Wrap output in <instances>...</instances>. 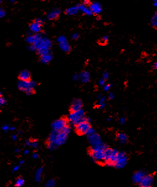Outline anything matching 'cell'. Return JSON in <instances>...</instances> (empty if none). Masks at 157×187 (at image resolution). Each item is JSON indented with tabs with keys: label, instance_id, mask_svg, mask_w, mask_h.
<instances>
[{
	"label": "cell",
	"instance_id": "38",
	"mask_svg": "<svg viewBox=\"0 0 157 187\" xmlns=\"http://www.w3.org/2000/svg\"><path fill=\"white\" fill-rule=\"evenodd\" d=\"M6 15V12L3 8H0V18L3 17L4 16Z\"/></svg>",
	"mask_w": 157,
	"mask_h": 187
},
{
	"label": "cell",
	"instance_id": "9",
	"mask_svg": "<svg viewBox=\"0 0 157 187\" xmlns=\"http://www.w3.org/2000/svg\"><path fill=\"white\" fill-rule=\"evenodd\" d=\"M88 139H89V143H90L92 147L100 146V145L104 144L101 138H100V136L96 133L90 135V136H88Z\"/></svg>",
	"mask_w": 157,
	"mask_h": 187
},
{
	"label": "cell",
	"instance_id": "22",
	"mask_svg": "<svg viewBox=\"0 0 157 187\" xmlns=\"http://www.w3.org/2000/svg\"><path fill=\"white\" fill-rule=\"evenodd\" d=\"M79 8H78L77 5L76 6L71 7L68 9H67L65 11V13L67 15H69V16H72V15L76 14L79 11Z\"/></svg>",
	"mask_w": 157,
	"mask_h": 187
},
{
	"label": "cell",
	"instance_id": "29",
	"mask_svg": "<svg viewBox=\"0 0 157 187\" xmlns=\"http://www.w3.org/2000/svg\"><path fill=\"white\" fill-rule=\"evenodd\" d=\"M108 40V37L107 36V35H105V36H103V38H102V39L100 40V44H106V43L107 42Z\"/></svg>",
	"mask_w": 157,
	"mask_h": 187
},
{
	"label": "cell",
	"instance_id": "30",
	"mask_svg": "<svg viewBox=\"0 0 157 187\" xmlns=\"http://www.w3.org/2000/svg\"><path fill=\"white\" fill-rule=\"evenodd\" d=\"M71 128H70L69 126H67V127H66L65 128H64L63 130L61 131V132H63L64 133H65L66 134H67V135H69L70 134V133H71Z\"/></svg>",
	"mask_w": 157,
	"mask_h": 187
},
{
	"label": "cell",
	"instance_id": "6",
	"mask_svg": "<svg viewBox=\"0 0 157 187\" xmlns=\"http://www.w3.org/2000/svg\"><path fill=\"white\" fill-rule=\"evenodd\" d=\"M127 160H128V157L127 156L126 153L124 151H120V152L119 151L117 155L116 161L114 162V167L118 169L124 168L127 164Z\"/></svg>",
	"mask_w": 157,
	"mask_h": 187
},
{
	"label": "cell",
	"instance_id": "58",
	"mask_svg": "<svg viewBox=\"0 0 157 187\" xmlns=\"http://www.w3.org/2000/svg\"><path fill=\"white\" fill-rule=\"evenodd\" d=\"M2 96H3V93H2V92L0 91V98L2 97Z\"/></svg>",
	"mask_w": 157,
	"mask_h": 187
},
{
	"label": "cell",
	"instance_id": "28",
	"mask_svg": "<svg viewBox=\"0 0 157 187\" xmlns=\"http://www.w3.org/2000/svg\"><path fill=\"white\" fill-rule=\"evenodd\" d=\"M47 148L49 150L53 151L57 148V146H56L55 144H54V143L47 142Z\"/></svg>",
	"mask_w": 157,
	"mask_h": 187
},
{
	"label": "cell",
	"instance_id": "17",
	"mask_svg": "<svg viewBox=\"0 0 157 187\" xmlns=\"http://www.w3.org/2000/svg\"><path fill=\"white\" fill-rule=\"evenodd\" d=\"M41 25L38 24V23L35 22H32V24L30 25V30L32 32L34 33H38L39 32H41Z\"/></svg>",
	"mask_w": 157,
	"mask_h": 187
},
{
	"label": "cell",
	"instance_id": "16",
	"mask_svg": "<svg viewBox=\"0 0 157 187\" xmlns=\"http://www.w3.org/2000/svg\"><path fill=\"white\" fill-rule=\"evenodd\" d=\"M30 72L27 70H23L21 72L19 75V78L21 81H30Z\"/></svg>",
	"mask_w": 157,
	"mask_h": 187
},
{
	"label": "cell",
	"instance_id": "41",
	"mask_svg": "<svg viewBox=\"0 0 157 187\" xmlns=\"http://www.w3.org/2000/svg\"><path fill=\"white\" fill-rule=\"evenodd\" d=\"M108 77H109V74L108 73V72H105V73L103 74V78L104 80H106L108 79Z\"/></svg>",
	"mask_w": 157,
	"mask_h": 187
},
{
	"label": "cell",
	"instance_id": "32",
	"mask_svg": "<svg viewBox=\"0 0 157 187\" xmlns=\"http://www.w3.org/2000/svg\"><path fill=\"white\" fill-rule=\"evenodd\" d=\"M32 141V146L34 148H38V142L36 139H33L31 140Z\"/></svg>",
	"mask_w": 157,
	"mask_h": 187
},
{
	"label": "cell",
	"instance_id": "7",
	"mask_svg": "<svg viewBox=\"0 0 157 187\" xmlns=\"http://www.w3.org/2000/svg\"><path fill=\"white\" fill-rule=\"evenodd\" d=\"M68 124L69 122L67 118L63 117L54 121L51 126H52L53 130L56 131V132H61L66 127L68 126Z\"/></svg>",
	"mask_w": 157,
	"mask_h": 187
},
{
	"label": "cell",
	"instance_id": "48",
	"mask_svg": "<svg viewBox=\"0 0 157 187\" xmlns=\"http://www.w3.org/2000/svg\"><path fill=\"white\" fill-rule=\"evenodd\" d=\"M74 80H77L79 79V74H75L72 77Z\"/></svg>",
	"mask_w": 157,
	"mask_h": 187
},
{
	"label": "cell",
	"instance_id": "43",
	"mask_svg": "<svg viewBox=\"0 0 157 187\" xmlns=\"http://www.w3.org/2000/svg\"><path fill=\"white\" fill-rule=\"evenodd\" d=\"M18 135H16V134H13L12 136H11V139H13V141H16L17 139H18Z\"/></svg>",
	"mask_w": 157,
	"mask_h": 187
},
{
	"label": "cell",
	"instance_id": "63",
	"mask_svg": "<svg viewBox=\"0 0 157 187\" xmlns=\"http://www.w3.org/2000/svg\"></svg>",
	"mask_w": 157,
	"mask_h": 187
},
{
	"label": "cell",
	"instance_id": "33",
	"mask_svg": "<svg viewBox=\"0 0 157 187\" xmlns=\"http://www.w3.org/2000/svg\"><path fill=\"white\" fill-rule=\"evenodd\" d=\"M94 133H95V130H94V128H92V127H91V128H90V129H89V130L87 131V133H86V135L89 136H90V135H93V134H94Z\"/></svg>",
	"mask_w": 157,
	"mask_h": 187
},
{
	"label": "cell",
	"instance_id": "59",
	"mask_svg": "<svg viewBox=\"0 0 157 187\" xmlns=\"http://www.w3.org/2000/svg\"><path fill=\"white\" fill-rule=\"evenodd\" d=\"M21 130H19V131H18V134H20V133H21Z\"/></svg>",
	"mask_w": 157,
	"mask_h": 187
},
{
	"label": "cell",
	"instance_id": "13",
	"mask_svg": "<svg viewBox=\"0 0 157 187\" xmlns=\"http://www.w3.org/2000/svg\"><path fill=\"white\" fill-rule=\"evenodd\" d=\"M89 9H90L92 14L95 15L100 14L102 11V8L100 4L99 3H97V2H94V3H90V6H89Z\"/></svg>",
	"mask_w": 157,
	"mask_h": 187
},
{
	"label": "cell",
	"instance_id": "52",
	"mask_svg": "<svg viewBox=\"0 0 157 187\" xmlns=\"http://www.w3.org/2000/svg\"><path fill=\"white\" fill-rule=\"evenodd\" d=\"M153 69H154L157 70V62H155L153 64Z\"/></svg>",
	"mask_w": 157,
	"mask_h": 187
},
{
	"label": "cell",
	"instance_id": "42",
	"mask_svg": "<svg viewBox=\"0 0 157 187\" xmlns=\"http://www.w3.org/2000/svg\"><path fill=\"white\" fill-rule=\"evenodd\" d=\"M105 80H104L102 78V79H100V81H99V84H100V86H105Z\"/></svg>",
	"mask_w": 157,
	"mask_h": 187
},
{
	"label": "cell",
	"instance_id": "10",
	"mask_svg": "<svg viewBox=\"0 0 157 187\" xmlns=\"http://www.w3.org/2000/svg\"><path fill=\"white\" fill-rule=\"evenodd\" d=\"M154 178L153 175L149 174H147L144 177L141 182L139 183L140 187H150L152 186L153 183Z\"/></svg>",
	"mask_w": 157,
	"mask_h": 187
},
{
	"label": "cell",
	"instance_id": "51",
	"mask_svg": "<svg viewBox=\"0 0 157 187\" xmlns=\"http://www.w3.org/2000/svg\"><path fill=\"white\" fill-rule=\"evenodd\" d=\"M113 96H113V94L112 93H110V94H109V98H110V99H113Z\"/></svg>",
	"mask_w": 157,
	"mask_h": 187
},
{
	"label": "cell",
	"instance_id": "20",
	"mask_svg": "<svg viewBox=\"0 0 157 187\" xmlns=\"http://www.w3.org/2000/svg\"><path fill=\"white\" fill-rule=\"evenodd\" d=\"M43 172V167H40L37 169L35 174V180L36 182H40V181L41 180Z\"/></svg>",
	"mask_w": 157,
	"mask_h": 187
},
{
	"label": "cell",
	"instance_id": "12",
	"mask_svg": "<svg viewBox=\"0 0 157 187\" xmlns=\"http://www.w3.org/2000/svg\"><path fill=\"white\" fill-rule=\"evenodd\" d=\"M82 102L81 100L74 99L72 101V104L71 105V107H70V111H71V113L79 111L80 110L82 109Z\"/></svg>",
	"mask_w": 157,
	"mask_h": 187
},
{
	"label": "cell",
	"instance_id": "60",
	"mask_svg": "<svg viewBox=\"0 0 157 187\" xmlns=\"http://www.w3.org/2000/svg\"><path fill=\"white\" fill-rule=\"evenodd\" d=\"M10 2H11V3H15L16 1H11Z\"/></svg>",
	"mask_w": 157,
	"mask_h": 187
},
{
	"label": "cell",
	"instance_id": "3",
	"mask_svg": "<svg viewBox=\"0 0 157 187\" xmlns=\"http://www.w3.org/2000/svg\"><path fill=\"white\" fill-rule=\"evenodd\" d=\"M119 151L117 149L106 148L104 152V163L108 167H114Z\"/></svg>",
	"mask_w": 157,
	"mask_h": 187
},
{
	"label": "cell",
	"instance_id": "19",
	"mask_svg": "<svg viewBox=\"0 0 157 187\" xmlns=\"http://www.w3.org/2000/svg\"><path fill=\"white\" fill-rule=\"evenodd\" d=\"M117 139L119 143L122 144H124L127 143L128 137L127 135L124 133H118L117 135Z\"/></svg>",
	"mask_w": 157,
	"mask_h": 187
},
{
	"label": "cell",
	"instance_id": "24",
	"mask_svg": "<svg viewBox=\"0 0 157 187\" xmlns=\"http://www.w3.org/2000/svg\"><path fill=\"white\" fill-rule=\"evenodd\" d=\"M59 47L63 51H64L66 52H69L71 49V47L70 46V44H69L67 41H65L63 43H59Z\"/></svg>",
	"mask_w": 157,
	"mask_h": 187
},
{
	"label": "cell",
	"instance_id": "26",
	"mask_svg": "<svg viewBox=\"0 0 157 187\" xmlns=\"http://www.w3.org/2000/svg\"><path fill=\"white\" fill-rule=\"evenodd\" d=\"M24 183H25V180H24V178L21 177H19L16 179V182H15V186L16 187H21L24 185Z\"/></svg>",
	"mask_w": 157,
	"mask_h": 187
},
{
	"label": "cell",
	"instance_id": "5",
	"mask_svg": "<svg viewBox=\"0 0 157 187\" xmlns=\"http://www.w3.org/2000/svg\"><path fill=\"white\" fill-rule=\"evenodd\" d=\"M84 114L85 113L83 109H81L77 112H72L69 114L67 119L72 125L76 126L79 123L84 121V118H85Z\"/></svg>",
	"mask_w": 157,
	"mask_h": 187
},
{
	"label": "cell",
	"instance_id": "8",
	"mask_svg": "<svg viewBox=\"0 0 157 187\" xmlns=\"http://www.w3.org/2000/svg\"><path fill=\"white\" fill-rule=\"evenodd\" d=\"M75 127H76V132L79 135H86L88 130L91 128L90 123L87 121H85V118L84 121L79 123Z\"/></svg>",
	"mask_w": 157,
	"mask_h": 187
},
{
	"label": "cell",
	"instance_id": "18",
	"mask_svg": "<svg viewBox=\"0 0 157 187\" xmlns=\"http://www.w3.org/2000/svg\"><path fill=\"white\" fill-rule=\"evenodd\" d=\"M79 79L83 83H87L90 81V74L89 72L84 71L82 72L79 74Z\"/></svg>",
	"mask_w": 157,
	"mask_h": 187
},
{
	"label": "cell",
	"instance_id": "35",
	"mask_svg": "<svg viewBox=\"0 0 157 187\" xmlns=\"http://www.w3.org/2000/svg\"><path fill=\"white\" fill-rule=\"evenodd\" d=\"M10 129V127L7 124H4L2 126V130L4 131V132H8V130Z\"/></svg>",
	"mask_w": 157,
	"mask_h": 187
},
{
	"label": "cell",
	"instance_id": "40",
	"mask_svg": "<svg viewBox=\"0 0 157 187\" xmlns=\"http://www.w3.org/2000/svg\"><path fill=\"white\" fill-rule=\"evenodd\" d=\"M112 85L111 84H108V85H105L103 87V89L105 91H108L110 89V88L111 87Z\"/></svg>",
	"mask_w": 157,
	"mask_h": 187
},
{
	"label": "cell",
	"instance_id": "49",
	"mask_svg": "<svg viewBox=\"0 0 157 187\" xmlns=\"http://www.w3.org/2000/svg\"><path fill=\"white\" fill-rule=\"evenodd\" d=\"M83 4H84L85 6H86V5H90V1H88V0H85V1H84V3H83Z\"/></svg>",
	"mask_w": 157,
	"mask_h": 187
},
{
	"label": "cell",
	"instance_id": "54",
	"mask_svg": "<svg viewBox=\"0 0 157 187\" xmlns=\"http://www.w3.org/2000/svg\"><path fill=\"white\" fill-rule=\"evenodd\" d=\"M24 162H25V161H24V160H22L20 161V162H19V165H22V164H24Z\"/></svg>",
	"mask_w": 157,
	"mask_h": 187
},
{
	"label": "cell",
	"instance_id": "36",
	"mask_svg": "<svg viewBox=\"0 0 157 187\" xmlns=\"http://www.w3.org/2000/svg\"><path fill=\"white\" fill-rule=\"evenodd\" d=\"M34 22H37V23H38V24H40V25H41V26H42V25L43 24V23H44V21H43L42 19H40V18H38V19H35Z\"/></svg>",
	"mask_w": 157,
	"mask_h": 187
},
{
	"label": "cell",
	"instance_id": "21",
	"mask_svg": "<svg viewBox=\"0 0 157 187\" xmlns=\"http://www.w3.org/2000/svg\"><path fill=\"white\" fill-rule=\"evenodd\" d=\"M77 6L79 8V9L81 10L82 13H84L85 14L87 15V16H90L92 14V12H91L90 9H89V8L85 6L83 4H77Z\"/></svg>",
	"mask_w": 157,
	"mask_h": 187
},
{
	"label": "cell",
	"instance_id": "47",
	"mask_svg": "<svg viewBox=\"0 0 157 187\" xmlns=\"http://www.w3.org/2000/svg\"><path fill=\"white\" fill-rule=\"evenodd\" d=\"M32 156H33V157L34 159H38V157H39V155H38V154L37 153V152H35L33 153V155H32Z\"/></svg>",
	"mask_w": 157,
	"mask_h": 187
},
{
	"label": "cell",
	"instance_id": "37",
	"mask_svg": "<svg viewBox=\"0 0 157 187\" xmlns=\"http://www.w3.org/2000/svg\"><path fill=\"white\" fill-rule=\"evenodd\" d=\"M6 103V100H5L3 96L1 97V98H0V106H2L4 105Z\"/></svg>",
	"mask_w": 157,
	"mask_h": 187
},
{
	"label": "cell",
	"instance_id": "27",
	"mask_svg": "<svg viewBox=\"0 0 157 187\" xmlns=\"http://www.w3.org/2000/svg\"><path fill=\"white\" fill-rule=\"evenodd\" d=\"M56 183V180L54 179V178H51V179H49V180L48 181L47 183H46V187H53L55 186Z\"/></svg>",
	"mask_w": 157,
	"mask_h": 187
},
{
	"label": "cell",
	"instance_id": "56",
	"mask_svg": "<svg viewBox=\"0 0 157 187\" xmlns=\"http://www.w3.org/2000/svg\"><path fill=\"white\" fill-rule=\"evenodd\" d=\"M14 151L16 152H20V149H19V148H16V149L14 150Z\"/></svg>",
	"mask_w": 157,
	"mask_h": 187
},
{
	"label": "cell",
	"instance_id": "57",
	"mask_svg": "<svg viewBox=\"0 0 157 187\" xmlns=\"http://www.w3.org/2000/svg\"><path fill=\"white\" fill-rule=\"evenodd\" d=\"M153 5L155 6H157V1H154Z\"/></svg>",
	"mask_w": 157,
	"mask_h": 187
},
{
	"label": "cell",
	"instance_id": "15",
	"mask_svg": "<svg viewBox=\"0 0 157 187\" xmlns=\"http://www.w3.org/2000/svg\"><path fill=\"white\" fill-rule=\"evenodd\" d=\"M60 14L61 10L59 9H54L48 14L47 17L49 20H54L58 19Z\"/></svg>",
	"mask_w": 157,
	"mask_h": 187
},
{
	"label": "cell",
	"instance_id": "34",
	"mask_svg": "<svg viewBox=\"0 0 157 187\" xmlns=\"http://www.w3.org/2000/svg\"><path fill=\"white\" fill-rule=\"evenodd\" d=\"M28 48H29V49H30V51H36L37 49V46H35V44H30L29 46H28Z\"/></svg>",
	"mask_w": 157,
	"mask_h": 187
},
{
	"label": "cell",
	"instance_id": "23",
	"mask_svg": "<svg viewBox=\"0 0 157 187\" xmlns=\"http://www.w3.org/2000/svg\"><path fill=\"white\" fill-rule=\"evenodd\" d=\"M53 56L51 53L46 54V55L40 56V61L43 64L49 63L51 60H52Z\"/></svg>",
	"mask_w": 157,
	"mask_h": 187
},
{
	"label": "cell",
	"instance_id": "4",
	"mask_svg": "<svg viewBox=\"0 0 157 187\" xmlns=\"http://www.w3.org/2000/svg\"><path fill=\"white\" fill-rule=\"evenodd\" d=\"M36 82L33 81H19L18 83V88L25 92L27 95H32L34 93V88L36 87Z\"/></svg>",
	"mask_w": 157,
	"mask_h": 187
},
{
	"label": "cell",
	"instance_id": "39",
	"mask_svg": "<svg viewBox=\"0 0 157 187\" xmlns=\"http://www.w3.org/2000/svg\"><path fill=\"white\" fill-rule=\"evenodd\" d=\"M71 37H72V38L73 39V40H77V39H78V38H79V34L77 33H73V34L72 35Z\"/></svg>",
	"mask_w": 157,
	"mask_h": 187
},
{
	"label": "cell",
	"instance_id": "1",
	"mask_svg": "<svg viewBox=\"0 0 157 187\" xmlns=\"http://www.w3.org/2000/svg\"><path fill=\"white\" fill-rule=\"evenodd\" d=\"M107 147L106 144L92 147L89 151V156L93 161L104 162V152Z\"/></svg>",
	"mask_w": 157,
	"mask_h": 187
},
{
	"label": "cell",
	"instance_id": "50",
	"mask_svg": "<svg viewBox=\"0 0 157 187\" xmlns=\"http://www.w3.org/2000/svg\"><path fill=\"white\" fill-rule=\"evenodd\" d=\"M105 103H103V104H100L99 105V108H100V109H103L104 107H105Z\"/></svg>",
	"mask_w": 157,
	"mask_h": 187
},
{
	"label": "cell",
	"instance_id": "2",
	"mask_svg": "<svg viewBox=\"0 0 157 187\" xmlns=\"http://www.w3.org/2000/svg\"><path fill=\"white\" fill-rule=\"evenodd\" d=\"M68 135L63 132H56L53 130L48 139V142L55 144L57 146L62 145L66 143Z\"/></svg>",
	"mask_w": 157,
	"mask_h": 187
},
{
	"label": "cell",
	"instance_id": "14",
	"mask_svg": "<svg viewBox=\"0 0 157 187\" xmlns=\"http://www.w3.org/2000/svg\"><path fill=\"white\" fill-rule=\"evenodd\" d=\"M41 38H42V37H41V35L40 34L36 33V34H33V35L30 36V37H27L26 41L28 43H30V44H37Z\"/></svg>",
	"mask_w": 157,
	"mask_h": 187
},
{
	"label": "cell",
	"instance_id": "55",
	"mask_svg": "<svg viewBox=\"0 0 157 187\" xmlns=\"http://www.w3.org/2000/svg\"><path fill=\"white\" fill-rule=\"evenodd\" d=\"M9 130H11V131H14V130H16V128L14 127H10Z\"/></svg>",
	"mask_w": 157,
	"mask_h": 187
},
{
	"label": "cell",
	"instance_id": "62",
	"mask_svg": "<svg viewBox=\"0 0 157 187\" xmlns=\"http://www.w3.org/2000/svg\"><path fill=\"white\" fill-rule=\"evenodd\" d=\"M2 3V1H1V0H0V3Z\"/></svg>",
	"mask_w": 157,
	"mask_h": 187
},
{
	"label": "cell",
	"instance_id": "44",
	"mask_svg": "<svg viewBox=\"0 0 157 187\" xmlns=\"http://www.w3.org/2000/svg\"><path fill=\"white\" fill-rule=\"evenodd\" d=\"M119 122H120L121 124H124L126 122V119L125 117H121L119 119Z\"/></svg>",
	"mask_w": 157,
	"mask_h": 187
},
{
	"label": "cell",
	"instance_id": "31",
	"mask_svg": "<svg viewBox=\"0 0 157 187\" xmlns=\"http://www.w3.org/2000/svg\"><path fill=\"white\" fill-rule=\"evenodd\" d=\"M65 41H67V39L64 36H61V37H59L58 38V42L59 43H63V42H65Z\"/></svg>",
	"mask_w": 157,
	"mask_h": 187
},
{
	"label": "cell",
	"instance_id": "46",
	"mask_svg": "<svg viewBox=\"0 0 157 187\" xmlns=\"http://www.w3.org/2000/svg\"><path fill=\"white\" fill-rule=\"evenodd\" d=\"M26 144L27 146H32V141H31V140H27V141H26Z\"/></svg>",
	"mask_w": 157,
	"mask_h": 187
},
{
	"label": "cell",
	"instance_id": "45",
	"mask_svg": "<svg viewBox=\"0 0 157 187\" xmlns=\"http://www.w3.org/2000/svg\"><path fill=\"white\" fill-rule=\"evenodd\" d=\"M19 169H20V165H16V166L14 167V168H13V172H17L18 170Z\"/></svg>",
	"mask_w": 157,
	"mask_h": 187
},
{
	"label": "cell",
	"instance_id": "61",
	"mask_svg": "<svg viewBox=\"0 0 157 187\" xmlns=\"http://www.w3.org/2000/svg\"><path fill=\"white\" fill-rule=\"evenodd\" d=\"M111 118H109V119H108V121H111Z\"/></svg>",
	"mask_w": 157,
	"mask_h": 187
},
{
	"label": "cell",
	"instance_id": "25",
	"mask_svg": "<svg viewBox=\"0 0 157 187\" xmlns=\"http://www.w3.org/2000/svg\"><path fill=\"white\" fill-rule=\"evenodd\" d=\"M150 24L152 27L155 29H157V11L155 12L152 16L150 20Z\"/></svg>",
	"mask_w": 157,
	"mask_h": 187
},
{
	"label": "cell",
	"instance_id": "53",
	"mask_svg": "<svg viewBox=\"0 0 157 187\" xmlns=\"http://www.w3.org/2000/svg\"><path fill=\"white\" fill-rule=\"evenodd\" d=\"M29 151L28 150V149H26V150H24V154H29Z\"/></svg>",
	"mask_w": 157,
	"mask_h": 187
},
{
	"label": "cell",
	"instance_id": "11",
	"mask_svg": "<svg viewBox=\"0 0 157 187\" xmlns=\"http://www.w3.org/2000/svg\"><path fill=\"white\" fill-rule=\"evenodd\" d=\"M146 172L144 171V170H138V171H136L133 175H132V180L133 181V182L134 183L136 184H139L140 182L142 180V179L144 178L145 175H146Z\"/></svg>",
	"mask_w": 157,
	"mask_h": 187
}]
</instances>
